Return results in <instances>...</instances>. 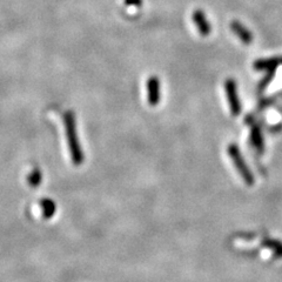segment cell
Instances as JSON below:
<instances>
[{"label": "cell", "instance_id": "obj_1", "mask_svg": "<svg viewBox=\"0 0 282 282\" xmlns=\"http://www.w3.org/2000/svg\"><path fill=\"white\" fill-rule=\"evenodd\" d=\"M64 123L72 163L79 166V164L84 163L85 158L84 153H82L80 140H79L78 128H76V118L72 111H67L64 114Z\"/></svg>", "mask_w": 282, "mask_h": 282}, {"label": "cell", "instance_id": "obj_2", "mask_svg": "<svg viewBox=\"0 0 282 282\" xmlns=\"http://www.w3.org/2000/svg\"><path fill=\"white\" fill-rule=\"evenodd\" d=\"M228 154L229 157H231L232 161H233L235 168L239 172L241 178L243 179V181H245L247 185H249V186L254 185V175H253L252 170L249 169L248 164H246L245 159H243L242 154H241L239 146L235 145V143H231V145L228 146Z\"/></svg>", "mask_w": 282, "mask_h": 282}, {"label": "cell", "instance_id": "obj_3", "mask_svg": "<svg viewBox=\"0 0 282 282\" xmlns=\"http://www.w3.org/2000/svg\"><path fill=\"white\" fill-rule=\"evenodd\" d=\"M225 91L229 104V110L233 117H237L241 113V102L237 93V85L234 79H227L225 81Z\"/></svg>", "mask_w": 282, "mask_h": 282}, {"label": "cell", "instance_id": "obj_4", "mask_svg": "<svg viewBox=\"0 0 282 282\" xmlns=\"http://www.w3.org/2000/svg\"><path fill=\"white\" fill-rule=\"evenodd\" d=\"M147 100L151 106H157L161 100V82L158 76L153 75L147 80Z\"/></svg>", "mask_w": 282, "mask_h": 282}, {"label": "cell", "instance_id": "obj_5", "mask_svg": "<svg viewBox=\"0 0 282 282\" xmlns=\"http://www.w3.org/2000/svg\"><path fill=\"white\" fill-rule=\"evenodd\" d=\"M192 18L200 34L204 35V37H207V35L211 34L212 25H211V23L208 22L207 17H206L204 11L195 10L194 11Z\"/></svg>", "mask_w": 282, "mask_h": 282}, {"label": "cell", "instance_id": "obj_6", "mask_svg": "<svg viewBox=\"0 0 282 282\" xmlns=\"http://www.w3.org/2000/svg\"><path fill=\"white\" fill-rule=\"evenodd\" d=\"M231 29H232V32H233V33L236 35L241 41H242L243 44H246V45L252 44V41H253L252 32L249 31L245 25H242L240 22H236V20L232 22Z\"/></svg>", "mask_w": 282, "mask_h": 282}, {"label": "cell", "instance_id": "obj_7", "mask_svg": "<svg viewBox=\"0 0 282 282\" xmlns=\"http://www.w3.org/2000/svg\"><path fill=\"white\" fill-rule=\"evenodd\" d=\"M280 60L276 58L269 59H258L253 64V67L258 70H275L276 67L279 66Z\"/></svg>", "mask_w": 282, "mask_h": 282}, {"label": "cell", "instance_id": "obj_8", "mask_svg": "<svg viewBox=\"0 0 282 282\" xmlns=\"http://www.w3.org/2000/svg\"><path fill=\"white\" fill-rule=\"evenodd\" d=\"M251 141H252V145L257 148L258 152H263V148H264L263 137H262V133H261V129L258 128V126L257 125L252 126Z\"/></svg>", "mask_w": 282, "mask_h": 282}, {"label": "cell", "instance_id": "obj_9", "mask_svg": "<svg viewBox=\"0 0 282 282\" xmlns=\"http://www.w3.org/2000/svg\"><path fill=\"white\" fill-rule=\"evenodd\" d=\"M41 210H43V214L45 219H49L55 212V205L52 200L49 199H44L40 201Z\"/></svg>", "mask_w": 282, "mask_h": 282}, {"label": "cell", "instance_id": "obj_10", "mask_svg": "<svg viewBox=\"0 0 282 282\" xmlns=\"http://www.w3.org/2000/svg\"><path fill=\"white\" fill-rule=\"evenodd\" d=\"M41 181H43V173H41V170L39 168L35 167V168H33V170L27 175L28 185L31 187H37L41 184Z\"/></svg>", "mask_w": 282, "mask_h": 282}, {"label": "cell", "instance_id": "obj_11", "mask_svg": "<svg viewBox=\"0 0 282 282\" xmlns=\"http://www.w3.org/2000/svg\"><path fill=\"white\" fill-rule=\"evenodd\" d=\"M267 246L270 247L272 249H274L279 255H282V245L280 242H276V241H268V242H267Z\"/></svg>", "mask_w": 282, "mask_h": 282}, {"label": "cell", "instance_id": "obj_12", "mask_svg": "<svg viewBox=\"0 0 282 282\" xmlns=\"http://www.w3.org/2000/svg\"><path fill=\"white\" fill-rule=\"evenodd\" d=\"M125 4L128 6H140L142 4V0H125Z\"/></svg>", "mask_w": 282, "mask_h": 282}, {"label": "cell", "instance_id": "obj_13", "mask_svg": "<svg viewBox=\"0 0 282 282\" xmlns=\"http://www.w3.org/2000/svg\"><path fill=\"white\" fill-rule=\"evenodd\" d=\"M280 61H281V63H282V59H281V60H280Z\"/></svg>", "mask_w": 282, "mask_h": 282}]
</instances>
